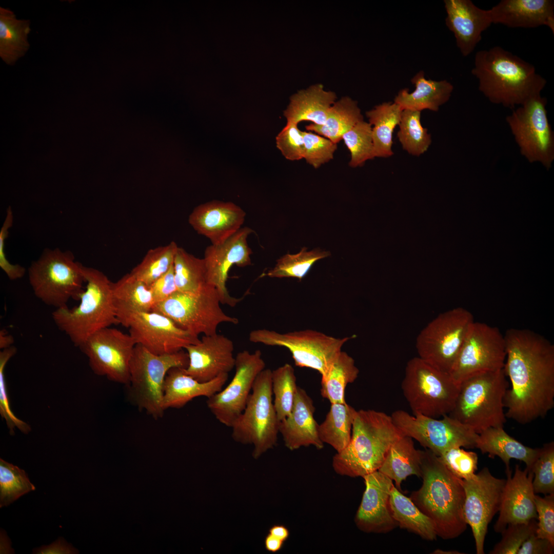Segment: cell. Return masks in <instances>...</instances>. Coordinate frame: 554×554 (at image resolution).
<instances>
[{
    "mask_svg": "<svg viewBox=\"0 0 554 554\" xmlns=\"http://www.w3.org/2000/svg\"><path fill=\"white\" fill-rule=\"evenodd\" d=\"M554 545L548 540L531 535L523 543L517 554H552Z\"/></svg>",
    "mask_w": 554,
    "mask_h": 554,
    "instance_id": "680465c9",
    "label": "cell"
},
{
    "mask_svg": "<svg viewBox=\"0 0 554 554\" xmlns=\"http://www.w3.org/2000/svg\"><path fill=\"white\" fill-rule=\"evenodd\" d=\"M85 289L78 305L56 308L52 313L58 328L78 347L96 332L118 325L112 282L102 271L84 266Z\"/></svg>",
    "mask_w": 554,
    "mask_h": 554,
    "instance_id": "5b68a950",
    "label": "cell"
},
{
    "mask_svg": "<svg viewBox=\"0 0 554 554\" xmlns=\"http://www.w3.org/2000/svg\"><path fill=\"white\" fill-rule=\"evenodd\" d=\"M14 340L12 335L9 334L7 331L2 329L0 331V348L4 349L13 346Z\"/></svg>",
    "mask_w": 554,
    "mask_h": 554,
    "instance_id": "be15d7a7",
    "label": "cell"
},
{
    "mask_svg": "<svg viewBox=\"0 0 554 554\" xmlns=\"http://www.w3.org/2000/svg\"><path fill=\"white\" fill-rule=\"evenodd\" d=\"M302 132L304 143L303 159L307 163L317 168L333 159L337 144L311 132Z\"/></svg>",
    "mask_w": 554,
    "mask_h": 554,
    "instance_id": "f5cc1de1",
    "label": "cell"
},
{
    "mask_svg": "<svg viewBox=\"0 0 554 554\" xmlns=\"http://www.w3.org/2000/svg\"><path fill=\"white\" fill-rule=\"evenodd\" d=\"M445 23L454 34L457 47L464 56L470 54L492 23L490 9L476 6L470 0H445Z\"/></svg>",
    "mask_w": 554,
    "mask_h": 554,
    "instance_id": "d4e9b609",
    "label": "cell"
},
{
    "mask_svg": "<svg viewBox=\"0 0 554 554\" xmlns=\"http://www.w3.org/2000/svg\"><path fill=\"white\" fill-rule=\"evenodd\" d=\"M547 99L532 97L506 117L520 152L529 163H541L547 170L554 161V133L547 116Z\"/></svg>",
    "mask_w": 554,
    "mask_h": 554,
    "instance_id": "9a60e30c",
    "label": "cell"
},
{
    "mask_svg": "<svg viewBox=\"0 0 554 554\" xmlns=\"http://www.w3.org/2000/svg\"><path fill=\"white\" fill-rule=\"evenodd\" d=\"M438 457L458 478L468 480L475 477L478 463V456L475 452L456 447L447 450Z\"/></svg>",
    "mask_w": 554,
    "mask_h": 554,
    "instance_id": "681fc988",
    "label": "cell"
},
{
    "mask_svg": "<svg viewBox=\"0 0 554 554\" xmlns=\"http://www.w3.org/2000/svg\"><path fill=\"white\" fill-rule=\"evenodd\" d=\"M363 120V116L357 102L345 96L335 102L331 106L324 125L312 123L305 128L337 144L347 131Z\"/></svg>",
    "mask_w": 554,
    "mask_h": 554,
    "instance_id": "8d00e7d4",
    "label": "cell"
},
{
    "mask_svg": "<svg viewBox=\"0 0 554 554\" xmlns=\"http://www.w3.org/2000/svg\"><path fill=\"white\" fill-rule=\"evenodd\" d=\"M136 345L129 334L109 327L92 334L78 348L96 374L128 384L130 361Z\"/></svg>",
    "mask_w": 554,
    "mask_h": 554,
    "instance_id": "ac0fdd59",
    "label": "cell"
},
{
    "mask_svg": "<svg viewBox=\"0 0 554 554\" xmlns=\"http://www.w3.org/2000/svg\"><path fill=\"white\" fill-rule=\"evenodd\" d=\"M179 246L174 242L148 251L142 261L130 272L149 286L173 266Z\"/></svg>",
    "mask_w": 554,
    "mask_h": 554,
    "instance_id": "60d3db41",
    "label": "cell"
},
{
    "mask_svg": "<svg viewBox=\"0 0 554 554\" xmlns=\"http://www.w3.org/2000/svg\"><path fill=\"white\" fill-rule=\"evenodd\" d=\"M435 552H436V553H461L460 552H458V551H443L440 550H437Z\"/></svg>",
    "mask_w": 554,
    "mask_h": 554,
    "instance_id": "e7e4bbea",
    "label": "cell"
},
{
    "mask_svg": "<svg viewBox=\"0 0 554 554\" xmlns=\"http://www.w3.org/2000/svg\"><path fill=\"white\" fill-rule=\"evenodd\" d=\"M356 410L346 403L331 404L325 420L319 425V436L323 443L337 452L343 450L350 442Z\"/></svg>",
    "mask_w": 554,
    "mask_h": 554,
    "instance_id": "74e56055",
    "label": "cell"
},
{
    "mask_svg": "<svg viewBox=\"0 0 554 554\" xmlns=\"http://www.w3.org/2000/svg\"><path fill=\"white\" fill-rule=\"evenodd\" d=\"M342 140L351 154L350 167L362 166L366 161L375 157L372 127L369 123L359 122L343 135Z\"/></svg>",
    "mask_w": 554,
    "mask_h": 554,
    "instance_id": "7dc6e473",
    "label": "cell"
},
{
    "mask_svg": "<svg viewBox=\"0 0 554 554\" xmlns=\"http://www.w3.org/2000/svg\"><path fill=\"white\" fill-rule=\"evenodd\" d=\"M314 411L312 399L298 386L290 414L279 423V432L289 450L309 446L318 449L323 448L319 436V424L314 418Z\"/></svg>",
    "mask_w": 554,
    "mask_h": 554,
    "instance_id": "4316f807",
    "label": "cell"
},
{
    "mask_svg": "<svg viewBox=\"0 0 554 554\" xmlns=\"http://www.w3.org/2000/svg\"><path fill=\"white\" fill-rule=\"evenodd\" d=\"M298 387L294 368L289 364H285L272 371L273 405L279 421L290 414Z\"/></svg>",
    "mask_w": 554,
    "mask_h": 554,
    "instance_id": "f6af8a7d",
    "label": "cell"
},
{
    "mask_svg": "<svg viewBox=\"0 0 554 554\" xmlns=\"http://www.w3.org/2000/svg\"><path fill=\"white\" fill-rule=\"evenodd\" d=\"M538 522L536 535L554 545V493L541 497L535 494Z\"/></svg>",
    "mask_w": 554,
    "mask_h": 554,
    "instance_id": "11a10c76",
    "label": "cell"
},
{
    "mask_svg": "<svg viewBox=\"0 0 554 554\" xmlns=\"http://www.w3.org/2000/svg\"><path fill=\"white\" fill-rule=\"evenodd\" d=\"M269 534L285 542L289 536V531L283 525H274L269 529Z\"/></svg>",
    "mask_w": 554,
    "mask_h": 554,
    "instance_id": "6125c7cd",
    "label": "cell"
},
{
    "mask_svg": "<svg viewBox=\"0 0 554 554\" xmlns=\"http://www.w3.org/2000/svg\"><path fill=\"white\" fill-rule=\"evenodd\" d=\"M284 542V541L268 533L265 537L264 545L268 551L276 552L282 548Z\"/></svg>",
    "mask_w": 554,
    "mask_h": 554,
    "instance_id": "94428289",
    "label": "cell"
},
{
    "mask_svg": "<svg viewBox=\"0 0 554 554\" xmlns=\"http://www.w3.org/2000/svg\"><path fill=\"white\" fill-rule=\"evenodd\" d=\"M149 287L155 304L164 301L177 291L173 265L167 272L153 282Z\"/></svg>",
    "mask_w": 554,
    "mask_h": 554,
    "instance_id": "6f0895ef",
    "label": "cell"
},
{
    "mask_svg": "<svg viewBox=\"0 0 554 554\" xmlns=\"http://www.w3.org/2000/svg\"><path fill=\"white\" fill-rule=\"evenodd\" d=\"M235 372L229 384L207 400L216 419L231 427L244 410L255 379L265 368L260 350H243L235 357Z\"/></svg>",
    "mask_w": 554,
    "mask_h": 554,
    "instance_id": "ffe728a7",
    "label": "cell"
},
{
    "mask_svg": "<svg viewBox=\"0 0 554 554\" xmlns=\"http://www.w3.org/2000/svg\"><path fill=\"white\" fill-rule=\"evenodd\" d=\"M30 21L18 19L11 10L0 7V56L8 65H13L29 48L28 35Z\"/></svg>",
    "mask_w": 554,
    "mask_h": 554,
    "instance_id": "e575fe53",
    "label": "cell"
},
{
    "mask_svg": "<svg viewBox=\"0 0 554 554\" xmlns=\"http://www.w3.org/2000/svg\"><path fill=\"white\" fill-rule=\"evenodd\" d=\"M391 417L403 436L416 440L437 456L453 447L476 448L479 434L448 414L439 419L398 410Z\"/></svg>",
    "mask_w": 554,
    "mask_h": 554,
    "instance_id": "2e32d148",
    "label": "cell"
},
{
    "mask_svg": "<svg viewBox=\"0 0 554 554\" xmlns=\"http://www.w3.org/2000/svg\"><path fill=\"white\" fill-rule=\"evenodd\" d=\"M112 289L115 302L135 310L152 311L155 304L149 286L130 273L124 275L116 282H112Z\"/></svg>",
    "mask_w": 554,
    "mask_h": 554,
    "instance_id": "b9f144b4",
    "label": "cell"
},
{
    "mask_svg": "<svg viewBox=\"0 0 554 554\" xmlns=\"http://www.w3.org/2000/svg\"><path fill=\"white\" fill-rule=\"evenodd\" d=\"M35 295L56 308L67 306L70 299L79 300L86 283L84 266L70 251L46 249L28 269Z\"/></svg>",
    "mask_w": 554,
    "mask_h": 554,
    "instance_id": "52a82bcc",
    "label": "cell"
},
{
    "mask_svg": "<svg viewBox=\"0 0 554 554\" xmlns=\"http://www.w3.org/2000/svg\"><path fill=\"white\" fill-rule=\"evenodd\" d=\"M303 247L295 254H286L278 259L274 267L264 275L270 278H295L301 280L319 260L330 255L329 251L319 249L307 251Z\"/></svg>",
    "mask_w": 554,
    "mask_h": 554,
    "instance_id": "ee69618b",
    "label": "cell"
},
{
    "mask_svg": "<svg viewBox=\"0 0 554 554\" xmlns=\"http://www.w3.org/2000/svg\"><path fill=\"white\" fill-rule=\"evenodd\" d=\"M13 223V214L9 206L6 210L4 222L0 230V267L10 280L22 278L25 274V268L18 264H12L7 260L5 253V242L9 234V229Z\"/></svg>",
    "mask_w": 554,
    "mask_h": 554,
    "instance_id": "9f6ffc18",
    "label": "cell"
},
{
    "mask_svg": "<svg viewBox=\"0 0 554 554\" xmlns=\"http://www.w3.org/2000/svg\"><path fill=\"white\" fill-rule=\"evenodd\" d=\"M221 304L218 290L208 284L196 293L177 291L155 304L152 311L169 317L179 327L192 334L211 335L217 333L221 323H239L237 318L224 312Z\"/></svg>",
    "mask_w": 554,
    "mask_h": 554,
    "instance_id": "8fae6325",
    "label": "cell"
},
{
    "mask_svg": "<svg viewBox=\"0 0 554 554\" xmlns=\"http://www.w3.org/2000/svg\"><path fill=\"white\" fill-rule=\"evenodd\" d=\"M504 368L471 376L460 384L451 418L479 434L506 421L504 399L509 383Z\"/></svg>",
    "mask_w": 554,
    "mask_h": 554,
    "instance_id": "8992f818",
    "label": "cell"
},
{
    "mask_svg": "<svg viewBox=\"0 0 554 554\" xmlns=\"http://www.w3.org/2000/svg\"><path fill=\"white\" fill-rule=\"evenodd\" d=\"M415 90L410 93L408 88L402 89L395 97L394 102L402 109L421 111L428 109L438 111L441 106L449 100L453 85L447 80L434 81L425 77L420 71L411 80Z\"/></svg>",
    "mask_w": 554,
    "mask_h": 554,
    "instance_id": "1f68e13d",
    "label": "cell"
},
{
    "mask_svg": "<svg viewBox=\"0 0 554 554\" xmlns=\"http://www.w3.org/2000/svg\"><path fill=\"white\" fill-rule=\"evenodd\" d=\"M397 136L403 149L419 156L426 152L431 143V136L421 123V111L403 110Z\"/></svg>",
    "mask_w": 554,
    "mask_h": 554,
    "instance_id": "7bdbcfd3",
    "label": "cell"
},
{
    "mask_svg": "<svg viewBox=\"0 0 554 554\" xmlns=\"http://www.w3.org/2000/svg\"><path fill=\"white\" fill-rule=\"evenodd\" d=\"M245 216V212L233 203L212 201L196 207L189 215L188 222L212 245H218L242 228Z\"/></svg>",
    "mask_w": 554,
    "mask_h": 554,
    "instance_id": "484cf974",
    "label": "cell"
},
{
    "mask_svg": "<svg viewBox=\"0 0 554 554\" xmlns=\"http://www.w3.org/2000/svg\"><path fill=\"white\" fill-rule=\"evenodd\" d=\"M490 10L493 24L509 28L546 26L554 33L553 1L502 0Z\"/></svg>",
    "mask_w": 554,
    "mask_h": 554,
    "instance_id": "83f0119b",
    "label": "cell"
},
{
    "mask_svg": "<svg viewBox=\"0 0 554 554\" xmlns=\"http://www.w3.org/2000/svg\"><path fill=\"white\" fill-rule=\"evenodd\" d=\"M533 473L532 486L535 494L554 493V443L545 444L542 448L531 468Z\"/></svg>",
    "mask_w": 554,
    "mask_h": 554,
    "instance_id": "c3c4849f",
    "label": "cell"
},
{
    "mask_svg": "<svg viewBox=\"0 0 554 554\" xmlns=\"http://www.w3.org/2000/svg\"><path fill=\"white\" fill-rule=\"evenodd\" d=\"M474 322L472 313L463 307L454 308L439 314L417 338L418 357L449 373Z\"/></svg>",
    "mask_w": 554,
    "mask_h": 554,
    "instance_id": "7c38bea8",
    "label": "cell"
},
{
    "mask_svg": "<svg viewBox=\"0 0 554 554\" xmlns=\"http://www.w3.org/2000/svg\"><path fill=\"white\" fill-rule=\"evenodd\" d=\"M471 73L491 103L510 109L540 95L546 84L533 65L500 46L478 51Z\"/></svg>",
    "mask_w": 554,
    "mask_h": 554,
    "instance_id": "7a4b0ae2",
    "label": "cell"
},
{
    "mask_svg": "<svg viewBox=\"0 0 554 554\" xmlns=\"http://www.w3.org/2000/svg\"><path fill=\"white\" fill-rule=\"evenodd\" d=\"M403 436L391 416L374 410H357L349 443L332 458L334 471L351 478L378 471L391 446Z\"/></svg>",
    "mask_w": 554,
    "mask_h": 554,
    "instance_id": "277c9868",
    "label": "cell"
},
{
    "mask_svg": "<svg viewBox=\"0 0 554 554\" xmlns=\"http://www.w3.org/2000/svg\"><path fill=\"white\" fill-rule=\"evenodd\" d=\"M173 268L179 291L196 293L208 284L203 259L194 256L182 248L177 249Z\"/></svg>",
    "mask_w": 554,
    "mask_h": 554,
    "instance_id": "ab89813d",
    "label": "cell"
},
{
    "mask_svg": "<svg viewBox=\"0 0 554 554\" xmlns=\"http://www.w3.org/2000/svg\"><path fill=\"white\" fill-rule=\"evenodd\" d=\"M119 324L128 328L129 334L155 354L173 353L197 343L199 336L185 330L169 317L154 311H141L115 302Z\"/></svg>",
    "mask_w": 554,
    "mask_h": 554,
    "instance_id": "5bb4252c",
    "label": "cell"
},
{
    "mask_svg": "<svg viewBox=\"0 0 554 554\" xmlns=\"http://www.w3.org/2000/svg\"><path fill=\"white\" fill-rule=\"evenodd\" d=\"M272 395V370L264 369L255 380L244 410L230 427L234 441L253 445L255 459L276 444L280 421Z\"/></svg>",
    "mask_w": 554,
    "mask_h": 554,
    "instance_id": "9c48e42d",
    "label": "cell"
},
{
    "mask_svg": "<svg viewBox=\"0 0 554 554\" xmlns=\"http://www.w3.org/2000/svg\"><path fill=\"white\" fill-rule=\"evenodd\" d=\"M184 369L172 368L166 375L163 385L164 410L182 408L198 397L209 398L223 389L228 378V373H224L211 381L201 383L186 374Z\"/></svg>",
    "mask_w": 554,
    "mask_h": 554,
    "instance_id": "f1b7e54d",
    "label": "cell"
},
{
    "mask_svg": "<svg viewBox=\"0 0 554 554\" xmlns=\"http://www.w3.org/2000/svg\"><path fill=\"white\" fill-rule=\"evenodd\" d=\"M253 231L241 228L223 243L208 246L205 249L204 261L207 283L215 287L220 295L222 304L235 306L242 298L230 295L226 287L228 272L234 265L245 267L251 264V249L247 239Z\"/></svg>",
    "mask_w": 554,
    "mask_h": 554,
    "instance_id": "44dd1931",
    "label": "cell"
},
{
    "mask_svg": "<svg viewBox=\"0 0 554 554\" xmlns=\"http://www.w3.org/2000/svg\"><path fill=\"white\" fill-rule=\"evenodd\" d=\"M506 480L494 477L486 467L470 480H462L464 514L471 528L477 554H484L488 525L499 511Z\"/></svg>",
    "mask_w": 554,
    "mask_h": 554,
    "instance_id": "d6986e66",
    "label": "cell"
},
{
    "mask_svg": "<svg viewBox=\"0 0 554 554\" xmlns=\"http://www.w3.org/2000/svg\"><path fill=\"white\" fill-rule=\"evenodd\" d=\"M35 490L25 471L0 459V507L7 506L24 494Z\"/></svg>",
    "mask_w": 554,
    "mask_h": 554,
    "instance_id": "bcb514c9",
    "label": "cell"
},
{
    "mask_svg": "<svg viewBox=\"0 0 554 554\" xmlns=\"http://www.w3.org/2000/svg\"><path fill=\"white\" fill-rule=\"evenodd\" d=\"M16 348L12 346L0 352V414L6 421L10 433L13 434L15 428L24 433L31 431L30 426L18 419L11 410L5 379L4 370L9 360L16 353Z\"/></svg>",
    "mask_w": 554,
    "mask_h": 554,
    "instance_id": "f907efd6",
    "label": "cell"
},
{
    "mask_svg": "<svg viewBox=\"0 0 554 554\" xmlns=\"http://www.w3.org/2000/svg\"><path fill=\"white\" fill-rule=\"evenodd\" d=\"M189 363L183 349L173 353L155 354L136 344L130 361L129 380L133 400L141 409L154 418L163 416V385L172 368H186Z\"/></svg>",
    "mask_w": 554,
    "mask_h": 554,
    "instance_id": "30bf717a",
    "label": "cell"
},
{
    "mask_svg": "<svg viewBox=\"0 0 554 554\" xmlns=\"http://www.w3.org/2000/svg\"><path fill=\"white\" fill-rule=\"evenodd\" d=\"M506 357L505 338L499 329L474 322L449 374L460 385L476 374L503 369Z\"/></svg>",
    "mask_w": 554,
    "mask_h": 554,
    "instance_id": "e0dca14e",
    "label": "cell"
},
{
    "mask_svg": "<svg viewBox=\"0 0 554 554\" xmlns=\"http://www.w3.org/2000/svg\"><path fill=\"white\" fill-rule=\"evenodd\" d=\"M33 553L35 554H73L78 553V550L71 544H68L65 539L60 538L50 545H43L33 549Z\"/></svg>",
    "mask_w": 554,
    "mask_h": 554,
    "instance_id": "91938a15",
    "label": "cell"
},
{
    "mask_svg": "<svg viewBox=\"0 0 554 554\" xmlns=\"http://www.w3.org/2000/svg\"><path fill=\"white\" fill-rule=\"evenodd\" d=\"M401 388L413 415L439 418L453 409L460 385L449 373L416 357L407 363Z\"/></svg>",
    "mask_w": 554,
    "mask_h": 554,
    "instance_id": "ba28073f",
    "label": "cell"
},
{
    "mask_svg": "<svg viewBox=\"0 0 554 554\" xmlns=\"http://www.w3.org/2000/svg\"><path fill=\"white\" fill-rule=\"evenodd\" d=\"M476 448L482 453H488L490 458L499 457L505 465L506 475L511 474L510 459L524 462L526 468L531 470L540 451V448H532L522 444L508 434L503 427H490L480 432Z\"/></svg>",
    "mask_w": 554,
    "mask_h": 554,
    "instance_id": "f546056e",
    "label": "cell"
},
{
    "mask_svg": "<svg viewBox=\"0 0 554 554\" xmlns=\"http://www.w3.org/2000/svg\"><path fill=\"white\" fill-rule=\"evenodd\" d=\"M421 462L422 450L415 448L412 438L403 436L391 446L378 471L394 481L401 490L408 476L421 477Z\"/></svg>",
    "mask_w": 554,
    "mask_h": 554,
    "instance_id": "d6a6232c",
    "label": "cell"
},
{
    "mask_svg": "<svg viewBox=\"0 0 554 554\" xmlns=\"http://www.w3.org/2000/svg\"><path fill=\"white\" fill-rule=\"evenodd\" d=\"M277 148L284 157L290 161L304 157V143L302 131L298 124L287 123L276 137Z\"/></svg>",
    "mask_w": 554,
    "mask_h": 554,
    "instance_id": "db71d44e",
    "label": "cell"
},
{
    "mask_svg": "<svg viewBox=\"0 0 554 554\" xmlns=\"http://www.w3.org/2000/svg\"><path fill=\"white\" fill-rule=\"evenodd\" d=\"M335 93L324 90L322 84H315L292 95L284 115L287 123L298 124L308 121L324 125L331 106L335 102Z\"/></svg>",
    "mask_w": 554,
    "mask_h": 554,
    "instance_id": "4dcf8cb0",
    "label": "cell"
},
{
    "mask_svg": "<svg viewBox=\"0 0 554 554\" xmlns=\"http://www.w3.org/2000/svg\"><path fill=\"white\" fill-rule=\"evenodd\" d=\"M403 110L396 103L385 102L366 113L372 128L374 157H388L393 155V132L400 122Z\"/></svg>",
    "mask_w": 554,
    "mask_h": 554,
    "instance_id": "d590c367",
    "label": "cell"
},
{
    "mask_svg": "<svg viewBox=\"0 0 554 554\" xmlns=\"http://www.w3.org/2000/svg\"><path fill=\"white\" fill-rule=\"evenodd\" d=\"M354 337L336 338L311 329L282 333L258 329L249 335L251 342L287 348L296 366L316 370L322 377L327 373L343 345Z\"/></svg>",
    "mask_w": 554,
    "mask_h": 554,
    "instance_id": "4fadbf2b",
    "label": "cell"
},
{
    "mask_svg": "<svg viewBox=\"0 0 554 554\" xmlns=\"http://www.w3.org/2000/svg\"><path fill=\"white\" fill-rule=\"evenodd\" d=\"M537 521L533 519L526 523L510 524L501 533V541L490 554H517L523 543L531 535L536 533Z\"/></svg>",
    "mask_w": 554,
    "mask_h": 554,
    "instance_id": "816d5d0a",
    "label": "cell"
},
{
    "mask_svg": "<svg viewBox=\"0 0 554 554\" xmlns=\"http://www.w3.org/2000/svg\"><path fill=\"white\" fill-rule=\"evenodd\" d=\"M504 335V370L511 383L504 399L505 416L528 424L554 407V345L528 329L510 328Z\"/></svg>",
    "mask_w": 554,
    "mask_h": 554,
    "instance_id": "6da1fadb",
    "label": "cell"
},
{
    "mask_svg": "<svg viewBox=\"0 0 554 554\" xmlns=\"http://www.w3.org/2000/svg\"><path fill=\"white\" fill-rule=\"evenodd\" d=\"M533 478L532 470L526 468L522 470L519 465H516L512 477L511 474L507 475L499 516L494 525L496 532L501 533L510 524L537 520Z\"/></svg>",
    "mask_w": 554,
    "mask_h": 554,
    "instance_id": "cb8c5ba5",
    "label": "cell"
},
{
    "mask_svg": "<svg viewBox=\"0 0 554 554\" xmlns=\"http://www.w3.org/2000/svg\"><path fill=\"white\" fill-rule=\"evenodd\" d=\"M423 483L410 499L433 522L437 536L456 538L467 528L462 480L453 475L429 450L422 451Z\"/></svg>",
    "mask_w": 554,
    "mask_h": 554,
    "instance_id": "3957f363",
    "label": "cell"
},
{
    "mask_svg": "<svg viewBox=\"0 0 554 554\" xmlns=\"http://www.w3.org/2000/svg\"><path fill=\"white\" fill-rule=\"evenodd\" d=\"M363 478L365 489L354 517L357 527L366 533L391 531L398 526L389 504L393 481L378 470Z\"/></svg>",
    "mask_w": 554,
    "mask_h": 554,
    "instance_id": "7402d4cb",
    "label": "cell"
},
{
    "mask_svg": "<svg viewBox=\"0 0 554 554\" xmlns=\"http://www.w3.org/2000/svg\"><path fill=\"white\" fill-rule=\"evenodd\" d=\"M391 516L398 526L418 535L424 540L433 541L437 535L432 520L393 485L389 500Z\"/></svg>",
    "mask_w": 554,
    "mask_h": 554,
    "instance_id": "836d02e7",
    "label": "cell"
},
{
    "mask_svg": "<svg viewBox=\"0 0 554 554\" xmlns=\"http://www.w3.org/2000/svg\"><path fill=\"white\" fill-rule=\"evenodd\" d=\"M354 359L345 351L338 355L325 375L322 377V396L332 403H346L345 389L358 377Z\"/></svg>",
    "mask_w": 554,
    "mask_h": 554,
    "instance_id": "f35d334b",
    "label": "cell"
},
{
    "mask_svg": "<svg viewBox=\"0 0 554 554\" xmlns=\"http://www.w3.org/2000/svg\"><path fill=\"white\" fill-rule=\"evenodd\" d=\"M189 363L185 372L197 381L209 382L235 367L234 344L227 337L216 333L204 335L199 342L187 346Z\"/></svg>",
    "mask_w": 554,
    "mask_h": 554,
    "instance_id": "603a6c76",
    "label": "cell"
}]
</instances>
